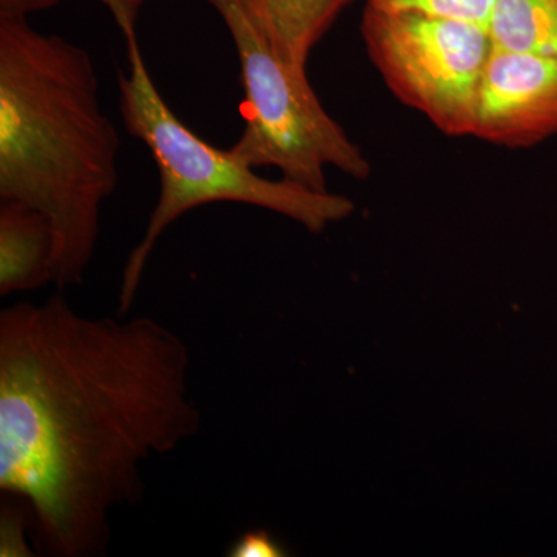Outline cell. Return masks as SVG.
Segmentation results:
<instances>
[{"mask_svg": "<svg viewBox=\"0 0 557 557\" xmlns=\"http://www.w3.org/2000/svg\"><path fill=\"white\" fill-rule=\"evenodd\" d=\"M487 32L500 49L557 54V0H493Z\"/></svg>", "mask_w": 557, "mask_h": 557, "instance_id": "9c48e42d", "label": "cell"}, {"mask_svg": "<svg viewBox=\"0 0 557 557\" xmlns=\"http://www.w3.org/2000/svg\"><path fill=\"white\" fill-rule=\"evenodd\" d=\"M230 557H284L285 548L267 530H252L242 534L231 545Z\"/></svg>", "mask_w": 557, "mask_h": 557, "instance_id": "4fadbf2b", "label": "cell"}, {"mask_svg": "<svg viewBox=\"0 0 557 557\" xmlns=\"http://www.w3.org/2000/svg\"><path fill=\"white\" fill-rule=\"evenodd\" d=\"M120 149L89 51L0 16V200L49 218L60 289L79 285L95 258Z\"/></svg>", "mask_w": 557, "mask_h": 557, "instance_id": "7a4b0ae2", "label": "cell"}, {"mask_svg": "<svg viewBox=\"0 0 557 557\" xmlns=\"http://www.w3.org/2000/svg\"><path fill=\"white\" fill-rule=\"evenodd\" d=\"M383 9L412 10L486 25L493 0H366Z\"/></svg>", "mask_w": 557, "mask_h": 557, "instance_id": "30bf717a", "label": "cell"}, {"mask_svg": "<svg viewBox=\"0 0 557 557\" xmlns=\"http://www.w3.org/2000/svg\"><path fill=\"white\" fill-rule=\"evenodd\" d=\"M225 22L240 64L244 131L231 152L248 166L274 168L304 188L324 193L325 170L368 180L362 149L324 109L307 72L289 67L255 27L239 0H208Z\"/></svg>", "mask_w": 557, "mask_h": 557, "instance_id": "277c9868", "label": "cell"}, {"mask_svg": "<svg viewBox=\"0 0 557 557\" xmlns=\"http://www.w3.org/2000/svg\"><path fill=\"white\" fill-rule=\"evenodd\" d=\"M54 233L46 214L21 201L0 200V295L53 284Z\"/></svg>", "mask_w": 557, "mask_h": 557, "instance_id": "52a82bcc", "label": "cell"}, {"mask_svg": "<svg viewBox=\"0 0 557 557\" xmlns=\"http://www.w3.org/2000/svg\"><path fill=\"white\" fill-rule=\"evenodd\" d=\"M190 357L149 317H87L60 295L0 313V491L54 557L104 556L143 467L199 432Z\"/></svg>", "mask_w": 557, "mask_h": 557, "instance_id": "6da1fadb", "label": "cell"}, {"mask_svg": "<svg viewBox=\"0 0 557 557\" xmlns=\"http://www.w3.org/2000/svg\"><path fill=\"white\" fill-rule=\"evenodd\" d=\"M471 137L508 149L533 148L557 137V54L493 46Z\"/></svg>", "mask_w": 557, "mask_h": 557, "instance_id": "8992f818", "label": "cell"}, {"mask_svg": "<svg viewBox=\"0 0 557 557\" xmlns=\"http://www.w3.org/2000/svg\"><path fill=\"white\" fill-rule=\"evenodd\" d=\"M62 0H0V16L2 17H30L60 5ZM109 10L116 25L137 24L143 0H100Z\"/></svg>", "mask_w": 557, "mask_h": 557, "instance_id": "8fae6325", "label": "cell"}, {"mask_svg": "<svg viewBox=\"0 0 557 557\" xmlns=\"http://www.w3.org/2000/svg\"><path fill=\"white\" fill-rule=\"evenodd\" d=\"M32 531V520L27 509L21 504L7 505L2 509V541H0V555L2 556H30V548L25 539V531Z\"/></svg>", "mask_w": 557, "mask_h": 557, "instance_id": "7c38bea8", "label": "cell"}, {"mask_svg": "<svg viewBox=\"0 0 557 557\" xmlns=\"http://www.w3.org/2000/svg\"><path fill=\"white\" fill-rule=\"evenodd\" d=\"M361 36L373 67L403 104L448 137H471L493 50L486 25L366 2Z\"/></svg>", "mask_w": 557, "mask_h": 557, "instance_id": "5b68a950", "label": "cell"}, {"mask_svg": "<svg viewBox=\"0 0 557 557\" xmlns=\"http://www.w3.org/2000/svg\"><path fill=\"white\" fill-rule=\"evenodd\" d=\"M249 21L289 67L307 72L314 47L354 0H239Z\"/></svg>", "mask_w": 557, "mask_h": 557, "instance_id": "ba28073f", "label": "cell"}, {"mask_svg": "<svg viewBox=\"0 0 557 557\" xmlns=\"http://www.w3.org/2000/svg\"><path fill=\"white\" fill-rule=\"evenodd\" d=\"M120 32L129 65L127 72H119L121 116L126 131L149 149L160 174L159 201L124 265L121 314L134 306L161 236L193 209L211 203L249 205L284 215L314 234L354 214L355 203L348 197L307 189L287 178L260 177L231 149L214 148L190 131L157 89L139 49L137 24L123 25Z\"/></svg>", "mask_w": 557, "mask_h": 557, "instance_id": "3957f363", "label": "cell"}]
</instances>
